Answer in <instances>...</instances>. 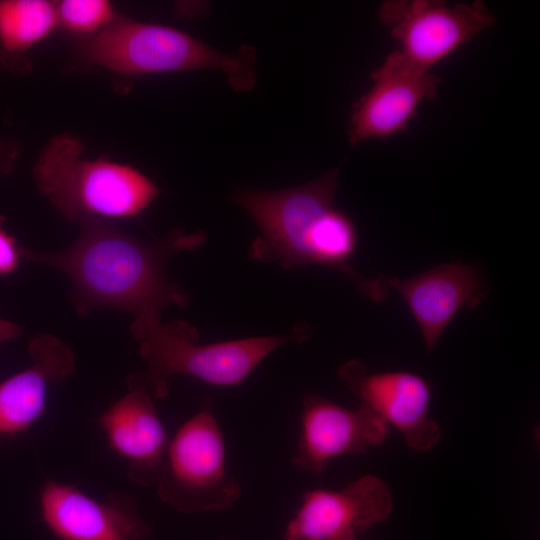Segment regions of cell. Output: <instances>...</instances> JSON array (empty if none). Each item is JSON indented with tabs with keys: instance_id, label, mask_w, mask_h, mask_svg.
Returning <instances> with one entry per match:
<instances>
[{
	"instance_id": "1",
	"label": "cell",
	"mask_w": 540,
	"mask_h": 540,
	"mask_svg": "<svg viewBox=\"0 0 540 540\" xmlns=\"http://www.w3.org/2000/svg\"><path fill=\"white\" fill-rule=\"evenodd\" d=\"M79 227L78 238L64 250L36 252L21 247V253L69 278L70 298L81 317L104 308L128 312L133 315L131 335L139 341L161 324L160 313L166 306H187V293L167 279L166 266L174 255L202 246L207 239L203 231L174 229L163 238L144 240L107 220Z\"/></svg>"
},
{
	"instance_id": "2",
	"label": "cell",
	"mask_w": 540,
	"mask_h": 540,
	"mask_svg": "<svg viewBox=\"0 0 540 540\" xmlns=\"http://www.w3.org/2000/svg\"><path fill=\"white\" fill-rule=\"evenodd\" d=\"M338 175V169H333L291 188L237 192L233 201L253 218L260 232L248 256L287 270L326 266L343 273L373 301H384L389 295L384 279L361 275L350 265L358 234L352 219L334 205Z\"/></svg>"
},
{
	"instance_id": "3",
	"label": "cell",
	"mask_w": 540,
	"mask_h": 540,
	"mask_svg": "<svg viewBox=\"0 0 540 540\" xmlns=\"http://www.w3.org/2000/svg\"><path fill=\"white\" fill-rule=\"evenodd\" d=\"M82 140L57 134L41 150L33 174L40 193L68 220L134 217L158 196V187L131 165L83 158Z\"/></svg>"
},
{
	"instance_id": "4",
	"label": "cell",
	"mask_w": 540,
	"mask_h": 540,
	"mask_svg": "<svg viewBox=\"0 0 540 540\" xmlns=\"http://www.w3.org/2000/svg\"><path fill=\"white\" fill-rule=\"evenodd\" d=\"M78 56L87 64L132 75L218 70L236 92L252 90L258 77L253 46L227 53L176 28L122 16L81 41Z\"/></svg>"
},
{
	"instance_id": "5",
	"label": "cell",
	"mask_w": 540,
	"mask_h": 540,
	"mask_svg": "<svg viewBox=\"0 0 540 540\" xmlns=\"http://www.w3.org/2000/svg\"><path fill=\"white\" fill-rule=\"evenodd\" d=\"M309 336V328L302 326L289 335L200 344L199 332L192 325L161 323L138 341L147 366L142 375L153 398L168 394V381L175 375H190L218 386L238 385L274 350Z\"/></svg>"
},
{
	"instance_id": "6",
	"label": "cell",
	"mask_w": 540,
	"mask_h": 540,
	"mask_svg": "<svg viewBox=\"0 0 540 540\" xmlns=\"http://www.w3.org/2000/svg\"><path fill=\"white\" fill-rule=\"evenodd\" d=\"M154 487L163 502L184 513L228 509L240 497L239 481L226 470L224 439L209 398L170 440Z\"/></svg>"
},
{
	"instance_id": "7",
	"label": "cell",
	"mask_w": 540,
	"mask_h": 540,
	"mask_svg": "<svg viewBox=\"0 0 540 540\" xmlns=\"http://www.w3.org/2000/svg\"><path fill=\"white\" fill-rule=\"evenodd\" d=\"M378 17L399 43L404 58L429 71L496 22L480 0H389L381 4Z\"/></svg>"
},
{
	"instance_id": "8",
	"label": "cell",
	"mask_w": 540,
	"mask_h": 540,
	"mask_svg": "<svg viewBox=\"0 0 540 540\" xmlns=\"http://www.w3.org/2000/svg\"><path fill=\"white\" fill-rule=\"evenodd\" d=\"M370 78L372 86L352 108L348 128L352 146L405 131L420 104L436 96L439 83L432 71L413 65L398 50Z\"/></svg>"
},
{
	"instance_id": "9",
	"label": "cell",
	"mask_w": 540,
	"mask_h": 540,
	"mask_svg": "<svg viewBox=\"0 0 540 540\" xmlns=\"http://www.w3.org/2000/svg\"><path fill=\"white\" fill-rule=\"evenodd\" d=\"M338 376L360 406L398 429L410 448L425 452L440 441L441 428L429 416L431 389L418 374L370 373L361 361L350 360L339 368Z\"/></svg>"
},
{
	"instance_id": "10",
	"label": "cell",
	"mask_w": 540,
	"mask_h": 540,
	"mask_svg": "<svg viewBox=\"0 0 540 540\" xmlns=\"http://www.w3.org/2000/svg\"><path fill=\"white\" fill-rule=\"evenodd\" d=\"M39 502L44 524L59 540H148L152 532L134 499L117 491L97 500L76 486L49 480Z\"/></svg>"
},
{
	"instance_id": "11",
	"label": "cell",
	"mask_w": 540,
	"mask_h": 540,
	"mask_svg": "<svg viewBox=\"0 0 540 540\" xmlns=\"http://www.w3.org/2000/svg\"><path fill=\"white\" fill-rule=\"evenodd\" d=\"M392 509L390 489L374 475L360 477L341 490H311L303 495L283 540H357L386 520Z\"/></svg>"
},
{
	"instance_id": "12",
	"label": "cell",
	"mask_w": 540,
	"mask_h": 540,
	"mask_svg": "<svg viewBox=\"0 0 540 540\" xmlns=\"http://www.w3.org/2000/svg\"><path fill=\"white\" fill-rule=\"evenodd\" d=\"M301 434L292 463L310 472H321L343 454H361L381 445L390 426L360 406L350 410L317 395L302 401Z\"/></svg>"
},
{
	"instance_id": "13",
	"label": "cell",
	"mask_w": 540,
	"mask_h": 540,
	"mask_svg": "<svg viewBox=\"0 0 540 540\" xmlns=\"http://www.w3.org/2000/svg\"><path fill=\"white\" fill-rule=\"evenodd\" d=\"M152 398L143 375H130L126 393L98 418L130 480L143 486H155L170 442Z\"/></svg>"
},
{
	"instance_id": "14",
	"label": "cell",
	"mask_w": 540,
	"mask_h": 540,
	"mask_svg": "<svg viewBox=\"0 0 540 540\" xmlns=\"http://www.w3.org/2000/svg\"><path fill=\"white\" fill-rule=\"evenodd\" d=\"M382 278L407 304L428 353L456 314L464 307L479 305L487 293L480 270L460 261L439 264L405 279Z\"/></svg>"
},
{
	"instance_id": "15",
	"label": "cell",
	"mask_w": 540,
	"mask_h": 540,
	"mask_svg": "<svg viewBox=\"0 0 540 540\" xmlns=\"http://www.w3.org/2000/svg\"><path fill=\"white\" fill-rule=\"evenodd\" d=\"M31 365L0 383V433L26 430L44 412L50 385L65 381L75 370L72 350L57 337L40 333L29 343Z\"/></svg>"
},
{
	"instance_id": "16",
	"label": "cell",
	"mask_w": 540,
	"mask_h": 540,
	"mask_svg": "<svg viewBox=\"0 0 540 540\" xmlns=\"http://www.w3.org/2000/svg\"><path fill=\"white\" fill-rule=\"evenodd\" d=\"M57 27L54 2L0 1V47L8 55L16 56L26 52Z\"/></svg>"
},
{
	"instance_id": "17",
	"label": "cell",
	"mask_w": 540,
	"mask_h": 540,
	"mask_svg": "<svg viewBox=\"0 0 540 540\" xmlns=\"http://www.w3.org/2000/svg\"><path fill=\"white\" fill-rule=\"evenodd\" d=\"M57 24L79 35H94L117 16L112 4L105 0H62L54 2Z\"/></svg>"
},
{
	"instance_id": "18",
	"label": "cell",
	"mask_w": 540,
	"mask_h": 540,
	"mask_svg": "<svg viewBox=\"0 0 540 540\" xmlns=\"http://www.w3.org/2000/svg\"><path fill=\"white\" fill-rule=\"evenodd\" d=\"M5 218L0 215V275H7L16 270L22 257L21 247L15 238L5 229Z\"/></svg>"
},
{
	"instance_id": "19",
	"label": "cell",
	"mask_w": 540,
	"mask_h": 540,
	"mask_svg": "<svg viewBox=\"0 0 540 540\" xmlns=\"http://www.w3.org/2000/svg\"><path fill=\"white\" fill-rule=\"evenodd\" d=\"M20 155L17 143L0 138V175L10 173Z\"/></svg>"
},
{
	"instance_id": "20",
	"label": "cell",
	"mask_w": 540,
	"mask_h": 540,
	"mask_svg": "<svg viewBox=\"0 0 540 540\" xmlns=\"http://www.w3.org/2000/svg\"><path fill=\"white\" fill-rule=\"evenodd\" d=\"M22 334V328L12 322L0 318V344L14 339Z\"/></svg>"
}]
</instances>
